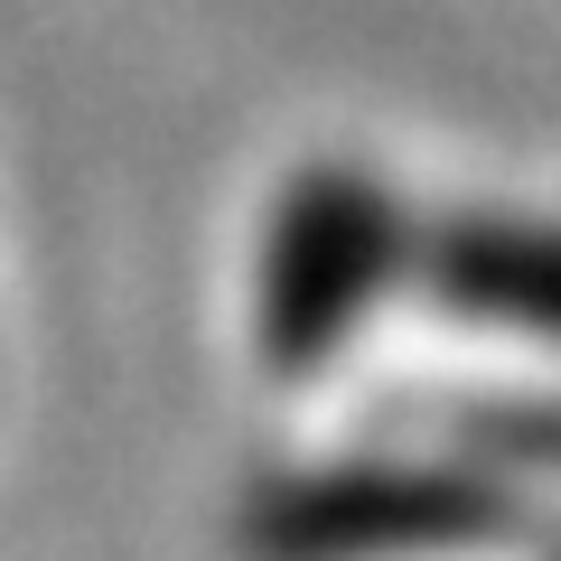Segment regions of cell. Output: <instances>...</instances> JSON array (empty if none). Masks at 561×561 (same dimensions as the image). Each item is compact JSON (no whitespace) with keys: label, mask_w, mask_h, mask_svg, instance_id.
Segmentation results:
<instances>
[{"label":"cell","mask_w":561,"mask_h":561,"mask_svg":"<svg viewBox=\"0 0 561 561\" xmlns=\"http://www.w3.org/2000/svg\"><path fill=\"white\" fill-rule=\"evenodd\" d=\"M383 262H393V216L356 169L290 179L272 243H262V356L280 375H309L346 337V319L375 300Z\"/></svg>","instance_id":"obj_1"},{"label":"cell","mask_w":561,"mask_h":561,"mask_svg":"<svg viewBox=\"0 0 561 561\" xmlns=\"http://www.w3.org/2000/svg\"><path fill=\"white\" fill-rule=\"evenodd\" d=\"M505 505L468 478H309L280 486L253 515V542L272 561H365V552H431L459 534H496Z\"/></svg>","instance_id":"obj_2"},{"label":"cell","mask_w":561,"mask_h":561,"mask_svg":"<svg viewBox=\"0 0 561 561\" xmlns=\"http://www.w3.org/2000/svg\"><path fill=\"white\" fill-rule=\"evenodd\" d=\"M431 290L486 328L561 337V225H515V216H459L431 234Z\"/></svg>","instance_id":"obj_3"}]
</instances>
